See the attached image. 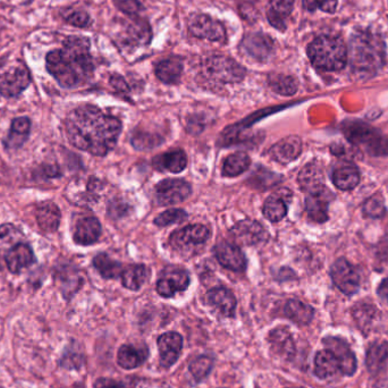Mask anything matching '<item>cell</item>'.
<instances>
[{"instance_id":"6da1fadb","label":"cell","mask_w":388,"mask_h":388,"mask_svg":"<svg viewBox=\"0 0 388 388\" xmlns=\"http://www.w3.org/2000/svg\"><path fill=\"white\" fill-rule=\"evenodd\" d=\"M67 138L74 147L95 156H106L116 147L122 123L96 106L83 104L67 116Z\"/></svg>"},{"instance_id":"7a4b0ae2","label":"cell","mask_w":388,"mask_h":388,"mask_svg":"<svg viewBox=\"0 0 388 388\" xmlns=\"http://www.w3.org/2000/svg\"><path fill=\"white\" fill-rule=\"evenodd\" d=\"M47 70L63 87L83 85L92 76L90 40L72 35L65 39L63 49L52 50L47 55Z\"/></svg>"},{"instance_id":"3957f363","label":"cell","mask_w":388,"mask_h":388,"mask_svg":"<svg viewBox=\"0 0 388 388\" xmlns=\"http://www.w3.org/2000/svg\"><path fill=\"white\" fill-rule=\"evenodd\" d=\"M352 72L359 78L374 76L385 61V44L380 35L360 31L352 35L350 42Z\"/></svg>"},{"instance_id":"277c9868","label":"cell","mask_w":388,"mask_h":388,"mask_svg":"<svg viewBox=\"0 0 388 388\" xmlns=\"http://www.w3.org/2000/svg\"><path fill=\"white\" fill-rule=\"evenodd\" d=\"M348 49L339 37L322 35L309 44L308 56L318 70L335 72L344 68L348 63Z\"/></svg>"},{"instance_id":"5b68a950","label":"cell","mask_w":388,"mask_h":388,"mask_svg":"<svg viewBox=\"0 0 388 388\" xmlns=\"http://www.w3.org/2000/svg\"><path fill=\"white\" fill-rule=\"evenodd\" d=\"M31 74L22 61L0 67V93L7 98L18 96L29 87Z\"/></svg>"},{"instance_id":"8992f818","label":"cell","mask_w":388,"mask_h":388,"mask_svg":"<svg viewBox=\"0 0 388 388\" xmlns=\"http://www.w3.org/2000/svg\"><path fill=\"white\" fill-rule=\"evenodd\" d=\"M205 71L212 80L220 83H238L245 78V70L226 56H212L205 63Z\"/></svg>"},{"instance_id":"52a82bcc","label":"cell","mask_w":388,"mask_h":388,"mask_svg":"<svg viewBox=\"0 0 388 388\" xmlns=\"http://www.w3.org/2000/svg\"><path fill=\"white\" fill-rule=\"evenodd\" d=\"M210 235L212 233L208 227L201 224H194L173 233L169 238V244L177 251L184 253L188 250L203 245L209 240Z\"/></svg>"},{"instance_id":"ba28073f","label":"cell","mask_w":388,"mask_h":388,"mask_svg":"<svg viewBox=\"0 0 388 388\" xmlns=\"http://www.w3.org/2000/svg\"><path fill=\"white\" fill-rule=\"evenodd\" d=\"M188 30L195 38L216 42H224L226 40L225 26L208 15H192L188 20Z\"/></svg>"},{"instance_id":"9c48e42d","label":"cell","mask_w":388,"mask_h":388,"mask_svg":"<svg viewBox=\"0 0 388 388\" xmlns=\"http://www.w3.org/2000/svg\"><path fill=\"white\" fill-rule=\"evenodd\" d=\"M191 186L180 178H167L156 186L157 202L160 206H171L186 200L191 194Z\"/></svg>"},{"instance_id":"30bf717a","label":"cell","mask_w":388,"mask_h":388,"mask_svg":"<svg viewBox=\"0 0 388 388\" xmlns=\"http://www.w3.org/2000/svg\"><path fill=\"white\" fill-rule=\"evenodd\" d=\"M332 279L341 292L346 296H353L360 287L359 272L353 265L345 259L339 260L332 267Z\"/></svg>"},{"instance_id":"8fae6325","label":"cell","mask_w":388,"mask_h":388,"mask_svg":"<svg viewBox=\"0 0 388 388\" xmlns=\"http://www.w3.org/2000/svg\"><path fill=\"white\" fill-rule=\"evenodd\" d=\"M190 285V276L186 270L178 267H167L157 281V292L164 298H171L177 292H183Z\"/></svg>"},{"instance_id":"7c38bea8","label":"cell","mask_w":388,"mask_h":388,"mask_svg":"<svg viewBox=\"0 0 388 388\" xmlns=\"http://www.w3.org/2000/svg\"><path fill=\"white\" fill-rule=\"evenodd\" d=\"M232 242L236 245L251 246L264 242L268 238L266 229L255 220H242L229 231Z\"/></svg>"},{"instance_id":"4fadbf2b","label":"cell","mask_w":388,"mask_h":388,"mask_svg":"<svg viewBox=\"0 0 388 388\" xmlns=\"http://www.w3.org/2000/svg\"><path fill=\"white\" fill-rule=\"evenodd\" d=\"M102 188V183L93 177L89 180H75L67 188L66 197L75 205L96 202Z\"/></svg>"},{"instance_id":"5bb4252c","label":"cell","mask_w":388,"mask_h":388,"mask_svg":"<svg viewBox=\"0 0 388 388\" xmlns=\"http://www.w3.org/2000/svg\"><path fill=\"white\" fill-rule=\"evenodd\" d=\"M325 348L337 356L339 363V371L345 376H352L356 370V359L348 343L339 337H327L324 339Z\"/></svg>"},{"instance_id":"9a60e30c","label":"cell","mask_w":388,"mask_h":388,"mask_svg":"<svg viewBox=\"0 0 388 388\" xmlns=\"http://www.w3.org/2000/svg\"><path fill=\"white\" fill-rule=\"evenodd\" d=\"M214 255L222 266L233 272H243L246 268V259L242 250L233 242L222 241L214 246Z\"/></svg>"},{"instance_id":"2e32d148","label":"cell","mask_w":388,"mask_h":388,"mask_svg":"<svg viewBox=\"0 0 388 388\" xmlns=\"http://www.w3.org/2000/svg\"><path fill=\"white\" fill-rule=\"evenodd\" d=\"M333 198V193L326 186L319 191L308 194L305 198L308 217L316 223H325L328 219V207Z\"/></svg>"},{"instance_id":"e0dca14e","label":"cell","mask_w":388,"mask_h":388,"mask_svg":"<svg viewBox=\"0 0 388 388\" xmlns=\"http://www.w3.org/2000/svg\"><path fill=\"white\" fill-rule=\"evenodd\" d=\"M158 348L160 352V363L162 367L169 368L176 363L183 348V339L175 332L162 334L158 337Z\"/></svg>"},{"instance_id":"ac0fdd59","label":"cell","mask_w":388,"mask_h":388,"mask_svg":"<svg viewBox=\"0 0 388 388\" xmlns=\"http://www.w3.org/2000/svg\"><path fill=\"white\" fill-rule=\"evenodd\" d=\"M242 46L253 59L259 61H266L274 51V41L264 33H250L244 38Z\"/></svg>"},{"instance_id":"d6986e66","label":"cell","mask_w":388,"mask_h":388,"mask_svg":"<svg viewBox=\"0 0 388 388\" xmlns=\"http://www.w3.org/2000/svg\"><path fill=\"white\" fill-rule=\"evenodd\" d=\"M292 199V193L287 188H279L272 194L264 205V214L272 223L281 222L287 214V203Z\"/></svg>"},{"instance_id":"ffe728a7","label":"cell","mask_w":388,"mask_h":388,"mask_svg":"<svg viewBox=\"0 0 388 388\" xmlns=\"http://www.w3.org/2000/svg\"><path fill=\"white\" fill-rule=\"evenodd\" d=\"M302 151V141L298 136H287L279 143L272 145L269 156L281 164H289L296 160Z\"/></svg>"},{"instance_id":"44dd1931","label":"cell","mask_w":388,"mask_h":388,"mask_svg":"<svg viewBox=\"0 0 388 388\" xmlns=\"http://www.w3.org/2000/svg\"><path fill=\"white\" fill-rule=\"evenodd\" d=\"M102 235V225L96 217H85L78 220L74 229V241L80 245L96 243Z\"/></svg>"},{"instance_id":"7402d4cb","label":"cell","mask_w":388,"mask_h":388,"mask_svg":"<svg viewBox=\"0 0 388 388\" xmlns=\"http://www.w3.org/2000/svg\"><path fill=\"white\" fill-rule=\"evenodd\" d=\"M152 165L158 171H169L173 174H177L186 169L188 158L184 151L177 149V150L169 151L154 157Z\"/></svg>"},{"instance_id":"603a6c76","label":"cell","mask_w":388,"mask_h":388,"mask_svg":"<svg viewBox=\"0 0 388 388\" xmlns=\"http://www.w3.org/2000/svg\"><path fill=\"white\" fill-rule=\"evenodd\" d=\"M208 303L217 309L223 316L233 317L236 310V298L231 291L225 287H214L207 294Z\"/></svg>"},{"instance_id":"cb8c5ba5","label":"cell","mask_w":388,"mask_h":388,"mask_svg":"<svg viewBox=\"0 0 388 388\" xmlns=\"http://www.w3.org/2000/svg\"><path fill=\"white\" fill-rule=\"evenodd\" d=\"M33 262H35V255L32 249L23 242L15 245L6 253L7 267L14 274L29 268Z\"/></svg>"},{"instance_id":"d4e9b609","label":"cell","mask_w":388,"mask_h":388,"mask_svg":"<svg viewBox=\"0 0 388 388\" xmlns=\"http://www.w3.org/2000/svg\"><path fill=\"white\" fill-rule=\"evenodd\" d=\"M294 8V0H270L267 7V18L275 29L284 31L286 20Z\"/></svg>"},{"instance_id":"484cf974","label":"cell","mask_w":388,"mask_h":388,"mask_svg":"<svg viewBox=\"0 0 388 388\" xmlns=\"http://www.w3.org/2000/svg\"><path fill=\"white\" fill-rule=\"evenodd\" d=\"M300 188L308 194L319 191L325 188L324 174L320 167L315 162L304 166L298 176Z\"/></svg>"},{"instance_id":"4316f807","label":"cell","mask_w":388,"mask_h":388,"mask_svg":"<svg viewBox=\"0 0 388 388\" xmlns=\"http://www.w3.org/2000/svg\"><path fill=\"white\" fill-rule=\"evenodd\" d=\"M61 210L55 203L42 202L37 208L38 225L44 232H56L61 224Z\"/></svg>"},{"instance_id":"83f0119b","label":"cell","mask_w":388,"mask_h":388,"mask_svg":"<svg viewBox=\"0 0 388 388\" xmlns=\"http://www.w3.org/2000/svg\"><path fill=\"white\" fill-rule=\"evenodd\" d=\"M148 358V350L145 346L125 344L117 354V363L124 369H134L143 365Z\"/></svg>"},{"instance_id":"f1b7e54d","label":"cell","mask_w":388,"mask_h":388,"mask_svg":"<svg viewBox=\"0 0 388 388\" xmlns=\"http://www.w3.org/2000/svg\"><path fill=\"white\" fill-rule=\"evenodd\" d=\"M339 371V363L337 356L330 351H320L315 358V374L320 380H328Z\"/></svg>"},{"instance_id":"f546056e","label":"cell","mask_w":388,"mask_h":388,"mask_svg":"<svg viewBox=\"0 0 388 388\" xmlns=\"http://www.w3.org/2000/svg\"><path fill=\"white\" fill-rule=\"evenodd\" d=\"M367 368L371 374H380L388 365V343H375L367 352Z\"/></svg>"},{"instance_id":"4dcf8cb0","label":"cell","mask_w":388,"mask_h":388,"mask_svg":"<svg viewBox=\"0 0 388 388\" xmlns=\"http://www.w3.org/2000/svg\"><path fill=\"white\" fill-rule=\"evenodd\" d=\"M183 72V63L178 59H164L156 67V75L162 83L175 85L180 81Z\"/></svg>"},{"instance_id":"1f68e13d","label":"cell","mask_w":388,"mask_h":388,"mask_svg":"<svg viewBox=\"0 0 388 388\" xmlns=\"http://www.w3.org/2000/svg\"><path fill=\"white\" fill-rule=\"evenodd\" d=\"M333 182L337 188L343 191L353 190L360 182L359 171L356 169V166H341L334 171Z\"/></svg>"},{"instance_id":"d6a6232c","label":"cell","mask_w":388,"mask_h":388,"mask_svg":"<svg viewBox=\"0 0 388 388\" xmlns=\"http://www.w3.org/2000/svg\"><path fill=\"white\" fill-rule=\"evenodd\" d=\"M284 313L287 318L296 324L308 325L313 320L315 311L309 304L303 303L298 300H290L285 304Z\"/></svg>"},{"instance_id":"836d02e7","label":"cell","mask_w":388,"mask_h":388,"mask_svg":"<svg viewBox=\"0 0 388 388\" xmlns=\"http://www.w3.org/2000/svg\"><path fill=\"white\" fill-rule=\"evenodd\" d=\"M31 122L26 117H18L12 123V128L6 140L7 149H18L24 145L29 136Z\"/></svg>"},{"instance_id":"e575fe53","label":"cell","mask_w":388,"mask_h":388,"mask_svg":"<svg viewBox=\"0 0 388 388\" xmlns=\"http://www.w3.org/2000/svg\"><path fill=\"white\" fill-rule=\"evenodd\" d=\"M148 269L143 265H132L123 269L122 283L126 289L138 291L148 279Z\"/></svg>"},{"instance_id":"d590c367","label":"cell","mask_w":388,"mask_h":388,"mask_svg":"<svg viewBox=\"0 0 388 388\" xmlns=\"http://www.w3.org/2000/svg\"><path fill=\"white\" fill-rule=\"evenodd\" d=\"M251 159L245 152H235L227 157L223 165V175L226 177H236L249 169Z\"/></svg>"},{"instance_id":"8d00e7d4","label":"cell","mask_w":388,"mask_h":388,"mask_svg":"<svg viewBox=\"0 0 388 388\" xmlns=\"http://www.w3.org/2000/svg\"><path fill=\"white\" fill-rule=\"evenodd\" d=\"M93 266L104 279H117L122 275L123 266L119 261L110 258L106 253H99L93 259Z\"/></svg>"},{"instance_id":"74e56055","label":"cell","mask_w":388,"mask_h":388,"mask_svg":"<svg viewBox=\"0 0 388 388\" xmlns=\"http://www.w3.org/2000/svg\"><path fill=\"white\" fill-rule=\"evenodd\" d=\"M270 343L274 350L277 353L283 354V356L290 358L296 352L294 348V342H293L291 334L286 329L279 328V329L272 330L269 337Z\"/></svg>"},{"instance_id":"f35d334b","label":"cell","mask_w":388,"mask_h":388,"mask_svg":"<svg viewBox=\"0 0 388 388\" xmlns=\"http://www.w3.org/2000/svg\"><path fill=\"white\" fill-rule=\"evenodd\" d=\"M268 85L274 92L281 96H293L298 91V83L296 78L284 74H270Z\"/></svg>"},{"instance_id":"ab89813d","label":"cell","mask_w":388,"mask_h":388,"mask_svg":"<svg viewBox=\"0 0 388 388\" xmlns=\"http://www.w3.org/2000/svg\"><path fill=\"white\" fill-rule=\"evenodd\" d=\"M345 133H346V136L350 139V141L356 143H374L375 140L377 139L375 136L376 132L365 124H356V123H353L346 128Z\"/></svg>"},{"instance_id":"60d3db41","label":"cell","mask_w":388,"mask_h":388,"mask_svg":"<svg viewBox=\"0 0 388 388\" xmlns=\"http://www.w3.org/2000/svg\"><path fill=\"white\" fill-rule=\"evenodd\" d=\"M59 279L61 281L59 283H61V292L64 293L66 298L73 296V293H75L81 285V277L73 268H65L61 270Z\"/></svg>"},{"instance_id":"b9f144b4","label":"cell","mask_w":388,"mask_h":388,"mask_svg":"<svg viewBox=\"0 0 388 388\" xmlns=\"http://www.w3.org/2000/svg\"><path fill=\"white\" fill-rule=\"evenodd\" d=\"M128 38L136 44H148L150 42L151 31L148 23L143 20L132 22L128 28Z\"/></svg>"},{"instance_id":"7bdbcfd3","label":"cell","mask_w":388,"mask_h":388,"mask_svg":"<svg viewBox=\"0 0 388 388\" xmlns=\"http://www.w3.org/2000/svg\"><path fill=\"white\" fill-rule=\"evenodd\" d=\"M20 238H22V234L16 227L11 224H5L0 227V250L8 253L15 245L22 243Z\"/></svg>"},{"instance_id":"ee69618b","label":"cell","mask_w":388,"mask_h":388,"mask_svg":"<svg viewBox=\"0 0 388 388\" xmlns=\"http://www.w3.org/2000/svg\"><path fill=\"white\" fill-rule=\"evenodd\" d=\"M186 219H188V214L183 209H169L160 214L154 219V224L157 226L166 227L173 224L182 223Z\"/></svg>"},{"instance_id":"f6af8a7d","label":"cell","mask_w":388,"mask_h":388,"mask_svg":"<svg viewBox=\"0 0 388 388\" xmlns=\"http://www.w3.org/2000/svg\"><path fill=\"white\" fill-rule=\"evenodd\" d=\"M212 368V360L208 356H199L190 365V371L197 380H201L208 376Z\"/></svg>"},{"instance_id":"bcb514c9","label":"cell","mask_w":388,"mask_h":388,"mask_svg":"<svg viewBox=\"0 0 388 388\" xmlns=\"http://www.w3.org/2000/svg\"><path fill=\"white\" fill-rule=\"evenodd\" d=\"M159 136L152 135L148 132H135L133 138H132V145L139 150H143V149L154 148L156 145H160L162 141H158Z\"/></svg>"},{"instance_id":"7dc6e473","label":"cell","mask_w":388,"mask_h":388,"mask_svg":"<svg viewBox=\"0 0 388 388\" xmlns=\"http://www.w3.org/2000/svg\"><path fill=\"white\" fill-rule=\"evenodd\" d=\"M363 212L365 216L371 218H380L385 214V203L382 198L378 195L369 198L368 200L363 203Z\"/></svg>"},{"instance_id":"c3c4849f","label":"cell","mask_w":388,"mask_h":388,"mask_svg":"<svg viewBox=\"0 0 388 388\" xmlns=\"http://www.w3.org/2000/svg\"><path fill=\"white\" fill-rule=\"evenodd\" d=\"M303 7L310 12L319 8L333 14L337 11V0H303Z\"/></svg>"},{"instance_id":"681fc988","label":"cell","mask_w":388,"mask_h":388,"mask_svg":"<svg viewBox=\"0 0 388 388\" xmlns=\"http://www.w3.org/2000/svg\"><path fill=\"white\" fill-rule=\"evenodd\" d=\"M64 20H66L67 23L78 26V28H85L91 22L89 14L83 12V11H74V12L68 11V12H65Z\"/></svg>"},{"instance_id":"f907efd6","label":"cell","mask_w":388,"mask_h":388,"mask_svg":"<svg viewBox=\"0 0 388 388\" xmlns=\"http://www.w3.org/2000/svg\"><path fill=\"white\" fill-rule=\"evenodd\" d=\"M372 307L361 304L360 307H356L354 309V317L358 324H359L361 329H365V326H368L372 320L374 313H372Z\"/></svg>"},{"instance_id":"816d5d0a","label":"cell","mask_w":388,"mask_h":388,"mask_svg":"<svg viewBox=\"0 0 388 388\" xmlns=\"http://www.w3.org/2000/svg\"><path fill=\"white\" fill-rule=\"evenodd\" d=\"M119 11L128 16H136L143 11V5L139 0H114Z\"/></svg>"},{"instance_id":"f5cc1de1","label":"cell","mask_w":388,"mask_h":388,"mask_svg":"<svg viewBox=\"0 0 388 388\" xmlns=\"http://www.w3.org/2000/svg\"><path fill=\"white\" fill-rule=\"evenodd\" d=\"M370 152L375 156H387L388 154V136L375 140L370 145Z\"/></svg>"},{"instance_id":"db71d44e","label":"cell","mask_w":388,"mask_h":388,"mask_svg":"<svg viewBox=\"0 0 388 388\" xmlns=\"http://www.w3.org/2000/svg\"><path fill=\"white\" fill-rule=\"evenodd\" d=\"M110 85H113L114 89L119 91V92H128V85H126V82H125V80L122 78V76H111V78H110Z\"/></svg>"},{"instance_id":"11a10c76","label":"cell","mask_w":388,"mask_h":388,"mask_svg":"<svg viewBox=\"0 0 388 388\" xmlns=\"http://www.w3.org/2000/svg\"><path fill=\"white\" fill-rule=\"evenodd\" d=\"M95 388H124V386L116 380L100 378L95 384Z\"/></svg>"},{"instance_id":"9f6ffc18","label":"cell","mask_w":388,"mask_h":388,"mask_svg":"<svg viewBox=\"0 0 388 388\" xmlns=\"http://www.w3.org/2000/svg\"><path fill=\"white\" fill-rule=\"evenodd\" d=\"M378 296L388 303V279H384L378 287Z\"/></svg>"},{"instance_id":"6f0895ef","label":"cell","mask_w":388,"mask_h":388,"mask_svg":"<svg viewBox=\"0 0 388 388\" xmlns=\"http://www.w3.org/2000/svg\"><path fill=\"white\" fill-rule=\"evenodd\" d=\"M298 388H302V387H298Z\"/></svg>"}]
</instances>
